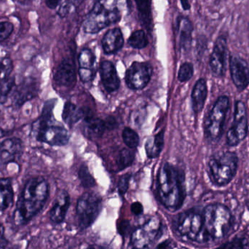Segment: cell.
<instances>
[{
  "mask_svg": "<svg viewBox=\"0 0 249 249\" xmlns=\"http://www.w3.org/2000/svg\"><path fill=\"white\" fill-rule=\"evenodd\" d=\"M84 117V112L71 102H67L63 110V121L68 125H74Z\"/></svg>",
  "mask_w": 249,
  "mask_h": 249,
  "instance_id": "obj_24",
  "label": "cell"
},
{
  "mask_svg": "<svg viewBox=\"0 0 249 249\" xmlns=\"http://www.w3.org/2000/svg\"><path fill=\"white\" fill-rule=\"evenodd\" d=\"M96 61V57L90 50L85 48L80 52L78 57L80 68L91 69Z\"/></svg>",
  "mask_w": 249,
  "mask_h": 249,
  "instance_id": "obj_29",
  "label": "cell"
},
{
  "mask_svg": "<svg viewBox=\"0 0 249 249\" xmlns=\"http://www.w3.org/2000/svg\"><path fill=\"white\" fill-rule=\"evenodd\" d=\"M127 42L130 46L136 49H143L149 43L147 36L143 30H137L133 32L130 35Z\"/></svg>",
  "mask_w": 249,
  "mask_h": 249,
  "instance_id": "obj_28",
  "label": "cell"
},
{
  "mask_svg": "<svg viewBox=\"0 0 249 249\" xmlns=\"http://www.w3.org/2000/svg\"><path fill=\"white\" fill-rule=\"evenodd\" d=\"M130 210H131L133 214L136 215V216H139L143 213V206L139 202H135V203H132L131 206H130Z\"/></svg>",
  "mask_w": 249,
  "mask_h": 249,
  "instance_id": "obj_42",
  "label": "cell"
},
{
  "mask_svg": "<svg viewBox=\"0 0 249 249\" xmlns=\"http://www.w3.org/2000/svg\"><path fill=\"white\" fill-rule=\"evenodd\" d=\"M13 24L10 22H0V40H4L8 38L13 33Z\"/></svg>",
  "mask_w": 249,
  "mask_h": 249,
  "instance_id": "obj_37",
  "label": "cell"
},
{
  "mask_svg": "<svg viewBox=\"0 0 249 249\" xmlns=\"http://www.w3.org/2000/svg\"><path fill=\"white\" fill-rule=\"evenodd\" d=\"M107 128L105 121L97 118H87L86 121V130L88 135L90 137L99 138L103 136L105 130Z\"/></svg>",
  "mask_w": 249,
  "mask_h": 249,
  "instance_id": "obj_26",
  "label": "cell"
},
{
  "mask_svg": "<svg viewBox=\"0 0 249 249\" xmlns=\"http://www.w3.org/2000/svg\"><path fill=\"white\" fill-rule=\"evenodd\" d=\"M231 77L239 91L246 90L249 86V67L246 60L239 55H234L230 59Z\"/></svg>",
  "mask_w": 249,
  "mask_h": 249,
  "instance_id": "obj_15",
  "label": "cell"
},
{
  "mask_svg": "<svg viewBox=\"0 0 249 249\" xmlns=\"http://www.w3.org/2000/svg\"><path fill=\"white\" fill-rule=\"evenodd\" d=\"M249 241L244 237H238L228 241L216 249H249Z\"/></svg>",
  "mask_w": 249,
  "mask_h": 249,
  "instance_id": "obj_33",
  "label": "cell"
},
{
  "mask_svg": "<svg viewBox=\"0 0 249 249\" xmlns=\"http://www.w3.org/2000/svg\"><path fill=\"white\" fill-rule=\"evenodd\" d=\"M152 72L148 63L133 62L126 71V84L132 90H142L149 83Z\"/></svg>",
  "mask_w": 249,
  "mask_h": 249,
  "instance_id": "obj_11",
  "label": "cell"
},
{
  "mask_svg": "<svg viewBox=\"0 0 249 249\" xmlns=\"http://www.w3.org/2000/svg\"><path fill=\"white\" fill-rule=\"evenodd\" d=\"M102 199L92 193H84L77 202V215L78 223L83 229L90 227L102 210Z\"/></svg>",
  "mask_w": 249,
  "mask_h": 249,
  "instance_id": "obj_8",
  "label": "cell"
},
{
  "mask_svg": "<svg viewBox=\"0 0 249 249\" xmlns=\"http://www.w3.org/2000/svg\"><path fill=\"white\" fill-rule=\"evenodd\" d=\"M158 188L164 206L170 211L178 210L185 198L184 173L168 162L162 164L158 172Z\"/></svg>",
  "mask_w": 249,
  "mask_h": 249,
  "instance_id": "obj_2",
  "label": "cell"
},
{
  "mask_svg": "<svg viewBox=\"0 0 249 249\" xmlns=\"http://www.w3.org/2000/svg\"><path fill=\"white\" fill-rule=\"evenodd\" d=\"M81 249H104L101 248V247H96V246H88V247H84V248Z\"/></svg>",
  "mask_w": 249,
  "mask_h": 249,
  "instance_id": "obj_47",
  "label": "cell"
},
{
  "mask_svg": "<svg viewBox=\"0 0 249 249\" xmlns=\"http://www.w3.org/2000/svg\"><path fill=\"white\" fill-rule=\"evenodd\" d=\"M9 242L5 237V228L3 224L0 222V249H6Z\"/></svg>",
  "mask_w": 249,
  "mask_h": 249,
  "instance_id": "obj_40",
  "label": "cell"
},
{
  "mask_svg": "<svg viewBox=\"0 0 249 249\" xmlns=\"http://www.w3.org/2000/svg\"><path fill=\"white\" fill-rule=\"evenodd\" d=\"M177 228L181 236L190 241L205 243L203 215L195 210L181 213L177 219Z\"/></svg>",
  "mask_w": 249,
  "mask_h": 249,
  "instance_id": "obj_7",
  "label": "cell"
},
{
  "mask_svg": "<svg viewBox=\"0 0 249 249\" xmlns=\"http://www.w3.org/2000/svg\"><path fill=\"white\" fill-rule=\"evenodd\" d=\"M48 181L42 177L29 178L16 203L13 221L17 227L27 225L43 209L49 197Z\"/></svg>",
  "mask_w": 249,
  "mask_h": 249,
  "instance_id": "obj_1",
  "label": "cell"
},
{
  "mask_svg": "<svg viewBox=\"0 0 249 249\" xmlns=\"http://www.w3.org/2000/svg\"><path fill=\"white\" fill-rule=\"evenodd\" d=\"M78 176L83 187L90 188V187H94L96 184L94 178L90 174V171L86 165H83L80 167L78 171Z\"/></svg>",
  "mask_w": 249,
  "mask_h": 249,
  "instance_id": "obj_32",
  "label": "cell"
},
{
  "mask_svg": "<svg viewBox=\"0 0 249 249\" xmlns=\"http://www.w3.org/2000/svg\"><path fill=\"white\" fill-rule=\"evenodd\" d=\"M141 18L143 23L149 25L151 23L150 0H136Z\"/></svg>",
  "mask_w": 249,
  "mask_h": 249,
  "instance_id": "obj_34",
  "label": "cell"
},
{
  "mask_svg": "<svg viewBox=\"0 0 249 249\" xmlns=\"http://www.w3.org/2000/svg\"><path fill=\"white\" fill-rule=\"evenodd\" d=\"M70 7H71V4L68 1L63 3L58 12V14L59 15L60 17H66L70 13Z\"/></svg>",
  "mask_w": 249,
  "mask_h": 249,
  "instance_id": "obj_41",
  "label": "cell"
},
{
  "mask_svg": "<svg viewBox=\"0 0 249 249\" xmlns=\"http://www.w3.org/2000/svg\"><path fill=\"white\" fill-rule=\"evenodd\" d=\"M70 205V197L67 192L62 190L58 193L49 212L53 223L60 224L65 219Z\"/></svg>",
  "mask_w": 249,
  "mask_h": 249,
  "instance_id": "obj_19",
  "label": "cell"
},
{
  "mask_svg": "<svg viewBox=\"0 0 249 249\" xmlns=\"http://www.w3.org/2000/svg\"><path fill=\"white\" fill-rule=\"evenodd\" d=\"M100 75L105 90L109 93L119 89L121 81L115 66L110 61H105L101 64Z\"/></svg>",
  "mask_w": 249,
  "mask_h": 249,
  "instance_id": "obj_18",
  "label": "cell"
},
{
  "mask_svg": "<svg viewBox=\"0 0 249 249\" xmlns=\"http://www.w3.org/2000/svg\"><path fill=\"white\" fill-rule=\"evenodd\" d=\"M128 10V0H98L83 23L84 32L98 33L119 22Z\"/></svg>",
  "mask_w": 249,
  "mask_h": 249,
  "instance_id": "obj_3",
  "label": "cell"
},
{
  "mask_svg": "<svg viewBox=\"0 0 249 249\" xmlns=\"http://www.w3.org/2000/svg\"><path fill=\"white\" fill-rule=\"evenodd\" d=\"M16 86V78L13 76L0 83V105H4L11 97Z\"/></svg>",
  "mask_w": 249,
  "mask_h": 249,
  "instance_id": "obj_27",
  "label": "cell"
},
{
  "mask_svg": "<svg viewBox=\"0 0 249 249\" xmlns=\"http://www.w3.org/2000/svg\"><path fill=\"white\" fill-rule=\"evenodd\" d=\"M134 160V154L130 152L127 149H124L121 151L117 160V165L120 170H124V168L131 165Z\"/></svg>",
  "mask_w": 249,
  "mask_h": 249,
  "instance_id": "obj_31",
  "label": "cell"
},
{
  "mask_svg": "<svg viewBox=\"0 0 249 249\" xmlns=\"http://www.w3.org/2000/svg\"><path fill=\"white\" fill-rule=\"evenodd\" d=\"M122 136L124 143L127 147L130 149H135L137 147L139 143V135L133 129L130 127H124Z\"/></svg>",
  "mask_w": 249,
  "mask_h": 249,
  "instance_id": "obj_30",
  "label": "cell"
},
{
  "mask_svg": "<svg viewBox=\"0 0 249 249\" xmlns=\"http://www.w3.org/2000/svg\"><path fill=\"white\" fill-rule=\"evenodd\" d=\"M128 228V222H124L120 225V227L118 228V230H119L120 232H121V233H125V232H127V229Z\"/></svg>",
  "mask_w": 249,
  "mask_h": 249,
  "instance_id": "obj_45",
  "label": "cell"
},
{
  "mask_svg": "<svg viewBox=\"0 0 249 249\" xmlns=\"http://www.w3.org/2000/svg\"><path fill=\"white\" fill-rule=\"evenodd\" d=\"M13 64L10 58H4L0 61V83L11 77Z\"/></svg>",
  "mask_w": 249,
  "mask_h": 249,
  "instance_id": "obj_35",
  "label": "cell"
},
{
  "mask_svg": "<svg viewBox=\"0 0 249 249\" xmlns=\"http://www.w3.org/2000/svg\"><path fill=\"white\" fill-rule=\"evenodd\" d=\"M75 69L69 61L64 60L58 66L54 74V82L57 86L65 89L73 87L75 84Z\"/></svg>",
  "mask_w": 249,
  "mask_h": 249,
  "instance_id": "obj_17",
  "label": "cell"
},
{
  "mask_svg": "<svg viewBox=\"0 0 249 249\" xmlns=\"http://www.w3.org/2000/svg\"><path fill=\"white\" fill-rule=\"evenodd\" d=\"M229 109V98L222 96L218 98L211 109L205 125L206 136L211 142L216 143L222 138Z\"/></svg>",
  "mask_w": 249,
  "mask_h": 249,
  "instance_id": "obj_6",
  "label": "cell"
},
{
  "mask_svg": "<svg viewBox=\"0 0 249 249\" xmlns=\"http://www.w3.org/2000/svg\"><path fill=\"white\" fill-rule=\"evenodd\" d=\"M174 244L171 240H166L158 244L154 249H174Z\"/></svg>",
  "mask_w": 249,
  "mask_h": 249,
  "instance_id": "obj_43",
  "label": "cell"
},
{
  "mask_svg": "<svg viewBox=\"0 0 249 249\" xmlns=\"http://www.w3.org/2000/svg\"><path fill=\"white\" fill-rule=\"evenodd\" d=\"M207 96V83L204 79H200L196 82L192 92V105L195 113H200L203 110Z\"/></svg>",
  "mask_w": 249,
  "mask_h": 249,
  "instance_id": "obj_21",
  "label": "cell"
},
{
  "mask_svg": "<svg viewBox=\"0 0 249 249\" xmlns=\"http://www.w3.org/2000/svg\"><path fill=\"white\" fill-rule=\"evenodd\" d=\"M61 0H45V3L46 5L49 7L50 9H55L58 5H59L60 2Z\"/></svg>",
  "mask_w": 249,
  "mask_h": 249,
  "instance_id": "obj_44",
  "label": "cell"
},
{
  "mask_svg": "<svg viewBox=\"0 0 249 249\" xmlns=\"http://www.w3.org/2000/svg\"><path fill=\"white\" fill-rule=\"evenodd\" d=\"M130 179V174H126L122 176L118 181V191L121 196H124L127 192L129 187V181Z\"/></svg>",
  "mask_w": 249,
  "mask_h": 249,
  "instance_id": "obj_38",
  "label": "cell"
},
{
  "mask_svg": "<svg viewBox=\"0 0 249 249\" xmlns=\"http://www.w3.org/2000/svg\"><path fill=\"white\" fill-rule=\"evenodd\" d=\"M211 178L215 185H228L235 177L238 168V158L236 154L226 152L212 158L209 163Z\"/></svg>",
  "mask_w": 249,
  "mask_h": 249,
  "instance_id": "obj_5",
  "label": "cell"
},
{
  "mask_svg": "<svg viewBox=\"0 0 249 249\" xmlns=\"http://www.w3.org/2000/svg\"><path fill=\"white\" fill-rule=\"evenodd\" d=\"M164 130L148 139L145 146L146 154L149 158H156L159 156L164 146Z\"/></svg>",
  "mask_w": 249,
  "mask_h": 249,
  "instance_id": "obj_25",
  "label": "cell"
},
{
  "mask_svg": "<svg viewBox=\"0 0 249 249\" xmlns=\"http://www.w3.org/2000/svg\"><path fill=\"white\" fill-rule=\"evenodd\" d=\"M104 51L107 54H113L119 51L124 45L122 32L118 28L108 31L102 41Z\"/></svg>",
  "mask_w": 249,
  "mask_h": 249,
  "instance_id": "obj_20",
  "label": "cell"
},
{
  "mask_svg": "<svg viewBox=\"0 0 249 249\" xmlns=\"http://www.w3.org/2000/svg\"><path fill=\"white\" fill-rule=\"evenodd\" d=\"M15 193L10 178H0V212H4L13 206Z\"/></svg>",
  "mask_w": 249,
  "mask_h": 249,
  "instance_id": "obj_22",
  "label": "cell"
},
{
  "mask_svg": "<svg viewBox=\"0 0 249 249\" xmlns=\"http://www.w3.org/2000/svg\"><path fill=\"white\" fill-rule=\"evenodd\" d=\"M178 28L180 35V46L181 49L187 51L191 45L193 25L188 18L181 17L178 18Z\"/></svg>",
  "mask_w": 249,
  "mask_h": 249,
  "instance_id": "obj_23",
  "label": "cell"
},
{
  "mask_svg": "<svg viewBox=\"0 0 249 249\" xmlns=\"http://www.w3.org/2000/svg\"><path fill=\"white\" fill-rule=\"evenodd\" d=\"M36 137L39 142L51 146H62L67 144L70 140V134L67 129L51 123L35 124Z\"/></svg>",
  "mask_w": 249,
  "mask_h": 249,
  "instance_id": "obj_9",
  "label": "cell"
},
{
  "mask_svg": "<svg viewBox=\"0 0 249 249\" xmlns=\"http://www.w3.org/2000/svg\"><path fill=\"white\" fill-rule=\"evenodd\" d=\"M181 1V5H182L184 10H188L190 9V4L188 0H180Z\"/></svg>",
  "mask_w": 249,
  "mask_h": 249,
  "instance_id": "obj_46",
  "label": "cell"
},
{
  "mask_svg": "<svg viewBox=\"0 0 249 249\" xmlns=\"http://www.w3.org/2000/svg\"><path fill=\"white\" fill-rule=\"evenodd\" d=\"M248 133V118L244 102L237 101L235 105L234 121L227 133V143L230 146L239 144Z\"/></svg>",
  "mask_w": 249,
  "mask_h": 249,
  "instance_id": "obj_10",
  "label": "cell"
},
{
  "mask_svg": "<svg viewBox=\"0 0 249 249\" xmlns=\"http://www.w3.org/2000/svg\"><path fill=\"white\" fill-rule=\"evenodd\" d=\"M194 67L191 63L186 62L181 64L178 73V79L181 83H185L193 77Z\"/></svg>",
  "mask_w": 249,
  "mask_h": 249,
  "instance_id": "obj_36",
  "label": "cell"
},
{
  "mask_svg": "<svg viewBox=\"0 0 249 249\" xmlns=\"http://www.w3.org/2000/svg\"><path fill=\"white\" fill-rule=\"evenodd\" d=\"M202 215L205 243L210 239L224 238L232 226V213L221 203H212L206 206Z\"/></svg>",
  "mask_w": 249,
  "mask_h": 249,
  "instance_id": "obj_4",
  "label": "cell"
},
{
  "mask_svg": "<svg viewBox=\"0 0 249 249\" xmlns=\"http://www.w3.org/2000/svg\"><path fill=\"white\" fill-rule=\"evenodd\" d=\"M23 153V142L18 138L4 139L0 143V163L7 165L16 162Z\"/></svg>",
  "mask_w": 249,
  "mask_h": 249,
  "instance_id": "obj_16",
  "label": "cell"
},
{
  "mask_svg": "<svg viewBox=\"0 0 249 249\" xmlns=\"http://www.w3.org/2000/svg\"><path fill=\"white\" fill-rule=\"evenodd\" d=\"M79 76H80V80L83 83H89L92 80L93 77V70L90 69L80 68L79 70Z\"/></svg>",
  "mask_w": 249,
  "mask_h": 249,
  "instance_id": "obj_39",
  "label": "cell"
},
{
  "mask_svg": "<svg viewBox=\"0 0 249 249\" xmlns=\"http://www.w3.org/2000/svg\"><path fill=\"white\" fill-rule=\"evenodd\" d=\"M228 53V40L225 36H219L216 39L209 59V67L215 77H222L225 75Z\"/></svg>",
  "mask_w": 249,
  "mask_h": 249,
  "instance_id": "obj_13",
  "label": "cell"
},
{
  "mask_svg": "<svg viewBox=\"0 0 249 249\" xmlns=\"http://www.w3.org/2000/svg\"><path fill=\"white\" fill-rule=\"evenodd\" d=\"M160 228V221L157 218H152L136 228L131 236V243L135 249H143L149 245L159 233Z\"/></svg>",
  "mask_w": 249,
  "mask_h": 249,
  "instance_id": "obj_12",
  "label": "cell"
},
{
  "mask_svg": "<svg viewBox=\"0 0 249 249\" xmlns=\"http://www.w3.org/2000/svg\"><path fill=\"white\" fill-rule=\"evenodd\" d=\"M39 84L34 77H26L18 85L16 84L12 96L15 106L20 107L37 96Z\"/></svg>",
  "mask_w": 249,
  "mask_h": 249,
  "instance_id": "obj_14",
  "label": "cell"
}]
</instances>
